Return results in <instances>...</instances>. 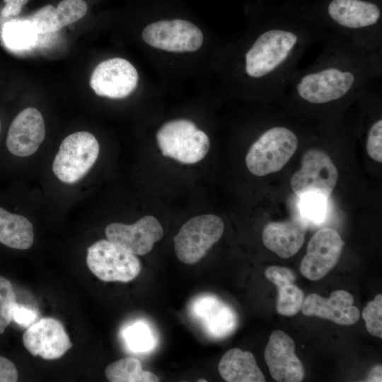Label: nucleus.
<instances>
[{
	"label": "nucleus",
	"instance_id": "obj_1",
	"mask_svg": "<svg viewBox=\"0 0 382 382\" xmlns=\"http://www.w3.org/2000/svg\"><path fill=\"white\" fill-rule=\"evenodd\" d=\"M324 45L307 67L297 69L280 100L316 108L342 107L382 76V52L362 49L328 31Z\"/></svg>",
	"mask_w": 382,
	"mask_h": 382
},
{
	"label": "nucleus",
	"instance_id": "obj_2",
	"mask_svg": "<svg viewBox=\"0 0 382 382\" xmlns=\"http://www.w3.org/2000/svg\"><path fill=\"white\" fill-rule=\"evenodd\" d=\"M327 32L311 13L271 14L242 53L241 74L260 98L280 100L301 57Z\"/></svg>",
	"mask_w": 382,
	"mask_h": 382
},
{
	"label": "nucleus",
	"instance_id": "obj_3",
	"mask_svg": "<svg viewBox=\"0 0 382 382\" xmlns=\"http://www.w3.org/2000/svg\"><path fill=\"white\" fill-rule=\"evenodd\" d=\"M311 14L327 31L362 49L382 52L380 0H325Z\"/></svg>",
	"mask_w": 382,
	"mask_h": 382
},
{
	"label": "nucleus",
	"instance_id": "obj_4",
	"mask_svg": "<svg viewBox=\"0 0 382 382\" xmlns=\"http://www.w3.org/2000/svg\"><path fill=\"white\" fill-rule=\"evenodd\" d=\"M298 145V136L292 129L272 125L250 146L245 158L248 169L257 176L276 173L291 158Z\"/></svg>",
	"mask_w": 382,
	"mask_h": 382
},
{
	"label": "nucleus",
	"instance_id": "obj_5",
	"mask_svg": "<svg viewBox=\"0 0 382 382\" xmlns=\"http://www.w3.org/2000/svg\"><path fill=\"white\" fill-rule=\"evenodd\" d=\"M156 140L163 156L184 164L200 161L210 145L208 136L186 119L166 122L157 132Z\"/></svg>",
	"mask_w": 382,
	"mask_h": 382
},
{
	"label": "nucleus",
	"instance_id": "obj_6",
	"mask_svg": "<svg viewBox=\"0 0 382 382\" xmlns=\"http://www.w3.org/2000/svg\"><path fill=\"white\" fill-rule=\"evenodd\" d=\"M99 144L88 132H77L61 143L54 159L52 170L65 183H75L91 168L99 154Z\"/></svg>",
	"mask_w": 382,
	"mask_h": 382
},
{
	"label": "nucleus",
	"instance_id": "obj_7",
	"mask_svg": "<svg viewBox=\"0 0 382 382\" xmlns=\"http://www.w3.org/2000/svg\"><path fill=\"white\" fill-rule=\"evenodd\" d=\"M224 230V221L216 215L203 214L191 218L173 238L177 257L187 265L199 262L221 238Z\"/></svg>",
	"mask_w": 382,
	"mask_h": 382
},
{
	"label": "nucleus",
	"instance_id": "obj_8",
	"mask_svg": "<svg viewBox=\"0 0 382 382\" xmlns=\"http://www.w3.org/2000/svg\"><path fill=\"white\" fill-rule=\"evenodd\" d=\"M86 263L97 278L106 282H129L141 270L135 255L109 240L98 241L88 248Z\"/></svg>",
	"mask_w": 382,
	"mask_h": 382
},
{
	"label": "nucleus",
	"instance_id": "obj_9",
	"mask_svg": "<svg viewBox=\"0 0 382 382\" xmlns=\"http://www.w3.org/2000/svg\"><path fill=\"white\" fill-rule=\"evenodd\" d=\"M338 180V171L324 151L312 148L301 158V166L292 175L290 185L294 194L316 192L329 197Z\"/></svg>",
	"mask_w": 382,
	"mask_h": 382
},
{
	"label": "nucleus",
	"instance_id": "obj_10",
	"mask_svg": "<svg viewBox=\"0 0 382 382\" xmlns=\"http://www.w3.org/2000/svg\"><path fill=\"white\" fill-rule=\"evenodd\" d=\"M141 37L149 45L173 52H195L203 42L201 30L183 19L154 22L144 28Z\"/></svg>",
	"mask_w": 382,
	"mask_h": 382
},
{
	"label": "nucleus",
	"instance_id": "obj_11",
	"mask_svg": "<svg viewBox=\"0 0 382 382\" xmlns=\"http://www.w3.org/2000/svg\"><path fill=\"white\" fill-rule=\"evenodd\" d=\"M345 242L333 228H323L310 239L300 271L303 277L316 281L324 277L337 264Z\"/></svg>",
	"mask_w": 382,
	"mask_h": 382
},
{
	"label": "nucleus",
	"instance_id": "obj_12",
	"mask_svg": "<svg viewBox=\"0 0 382 382\" xmlns=\"http://www.w3.org/2000/svg\"><path fill=\"white\" fill-rule=\"evenodd\" d=\"M138 80V72L129 61L115 57L96 66L92 72L90 85L100 96L123 98L134 91Z\"/></svg>",
	"mask_w": 382,
	"mask_h": 382
},
{
	"label": "nucleus",
	"instance_id": "obj_13",
	"mask_svg": "<svg viewBox=\"0 0 382 382\" xmlns=\"http://www.w3.org/2000/svg\"><path fill=\"white\" fill-rule=\"evenodd\" d=\"M23 343L33 357L48 360L62 357L72 347L64 325L53 318H42L27 328Z\"/></svg>",
	"mask_w": 382,
	"mask_h": 382
},
{
	"label": "nucleus",
	"instance_id": "obj_14",
	"mask_svg": "<svg viewBox=\"0 0 382 382\" xmlns=\"http://www.w3.org/2000/svg\"><path fill=\"white\" fill-rule=\"evenodd\" d=\"M108 240L135 255L149 253L155 243L163 235L158 220L151 215L145 216L130 225L112 223L105 228Z\"/></svg>",
	"mask_w": 382,
	"mask_h": 382
},
{
	"label": "nucleus",
	"instance_id": "obj_15",
	"mask_svg": "<svg viewBox=\"0 0 382 382\" xmlns=\"http://www.w3.org/2000/svg\"><path fill=\"white\" fill-rule=\"evenodd\" d=\"M265 360L271 376L279 382H299L304 368L295 354L292 338L282 330L273 331L265 349Z\"/></svg>",
	"mask_w": 382,
	"mask_h": 382
},
{
	"label": "nucleus",
	"instance_id": "obj_16",
	"mask_svg": "<svg viewBox=\"0 0 382 382\" xmlns=\"http://www.w3.org/2000/svg\"><path fill=\"white\" fill-rule=\"evenodd\" d=\"M45 137V125L42 114L35 108H27L11 122L6 144L12 154L26 157L37 151Z\"/></svg>",
	"mask_w": 382,
	"mask_h": 382
},
{
	"label": "nucleus",
	"instance_id": "obj_17",
	"mask_svg": "<svg viewBox=\"0 0 382 382\" xmlns=\"http://www.w3.org/2000/svg\"><path fill=\"white\" fill-rule=\"evenodd\" d=\"M352 295L345 290H336L329 298L317 294L308 295L301 306L306 316H317L343 325L356 323L360 317L359 309L353 305Z\"/></svg>",
	"mask_w": 382,
	"mask_h": 382
},
{
	"label": "nucleus",
	"instance_id": "obj_18",
	"mask_svg": "<svg viewBox=\"0 0 382 382\" xmlns=\"http://www.w3.org/2000/svg\"><path fill=\"white\" fill-rule=\"evenodd\" d=\"M192 312L212 337H225L237 326L238 318L235 311L213 296H202L196 299L192 305Z\"/></svg>",
	"mask_w": 382,
	"mask_h": 382
},
{
	"label": "nucleus",
	"instance_id": "obj_19",
	"mask_svg": "<svg viewBox=\"0 0 382 382\" xmlns=\"http://www.w3.org/2000/svg\"><path fill=\"white\" fill-rule=\"evenodd\" d=\"M306 226L301 217L268 223L262 231V242L279 257L289 258L297 253L303 245Z\"/></svg>",
	"mask_w": 382,
	"mask_h": 382
},
{
	"label": "nucleus",
	"instance_id": "obj_20",
	"mask_svg": "<svg viewBox=\"0 0 382 382\" xmlns=\"http://www.w3.org/2000/svg\"><path fill=\"white\" fill-rule=\"evenodd\" d=\"M88 6L83 0H62L57 7L46 5L30 19L40 34L54 33L71 24L86 13Z\"/></svg>",
	"mask_w": 382,
	"mask_h": 382
},
{
	"label": "nucleus",
	"instance_id": "obj_21",
	"mask_svg": "<svg viewBox=\"0 0 382 382\" xmlns=\"http://www.w3.org/2000/svg\"><path fill=\"white\" fill-rule=\"evenodd\" d=\"M218 369L221 378L228 382L265 381L254 355L238 348L231 349L224 354Z\"/></svg>",
	"mask_w": 382,
	"mask_h": 382
},
{
	"label": "nucleus",
	"instance_id": "obj_22",
	"mask_svg": "<svg viewBox=\"0 0 382 382\" xmlns=\"http://www.w3.org/2000/svg\"><path fill=\"white\" fill-rule=\"evenodd\" d=\"M33 241V227L30 221L0 207V243L11 248L26 250Z\"/></svg>",
	"mask_w": 382,
	"mask_h": 382
},
{
	"label": "nucleus",
	"instance_id": "obj_23",
	"mask_svg": "<svg viewBox=\"0 0 382 382\" xmlns=\"http://www.w3.org/2000/svg\"><path fill=\"white\" fill-rule=\"evenodd\" d=\"M40 35L30 19H16L7 22L4 25L1 32L4 44L16 51H24L34 47Z\"/></svg>",
	"mask_w": 382,
	"mask_h": 382
},
{
	"label": "nucleus",
	"instance_id": "obj_24",
	"mask_svg": "<svg viewBox=\"0 0 382 382\" xmlns=\"http://www.w3.org/2000/svg\"><path fill=\"white\" fill-rule=\"evenodd\" d=\"M105 374L110 382L159 381L154 373L143 370L140 361L134 357H125L110 364Z\"/></svg>",
	"mask_w": 382,
	"mask_h": 382
},
{
	"label": "nucleus",
	"instance_id": "obj_25",
	"mask_svg": "<svg viewBox=\"0 0 382 382\" xmlns=\"http://www.w3.org/2000/svg\"><path fill=\"white\" fill-rule=\"evenodd\" d=\"M122 337L128 348L134 352L151 351L156 345V335L144 322L137 321L126 327Z\"/></svg>",
	"mask_w": 382,
	"mask_h": 382
},
{
	"label": "nucleus",
	"instance_id": "obj_26",
	"mask_svg": "<svg viewBox=\"0 0 382 382\" xmlns=\"http://www.w3.org/2000/svg\"><path fill=\"white\" fill-rule=\"evenodd\" d=\"M299 209L301 218L307 224H320L326 216L328 197L316 192H309L299 197Z\"/></svg>",
	"mask_w": 382,
	"mask_h": 382
},
{
	"label": "nucleus",
	"instance_id": "obj_27",
	"mask_svg": "<svg viewBox=\"0 0 382 382\" xmlns=\"http://www.w3.org/2000/svg\"><path fill=\"white\" fill-rule=\"evenodd\" d=\"M276 309L278 313L292 316L301 308L304 301L303 292L294 283L277 288Z\"/></svg>",
	"mask_w": 382,
	"mask_h": 382
},
{
	"label": "nucleus",
	"instance_id": "obj_28",
	"mask_svg": "<svg viewBox=\"0 0 382 382\" xmlns=\"http://www.w3.org/2000/svg\"><path fill=\"white\" fill-rule=\"evenodd\" d=\"M16 303V294L11 283L0 276V334L13 320V310Z\"/></svg>",
	"mask_w": 382,
	"mask_h": 382
},
{
	"label": "nucleus",
	"instance_id": "obj_29",
	"mask_svg": "<svg viewBox=\"0 0 382 382\" xmlns=\"http://www.w3.org/2000/svg\"><path fill=\"white\" fill-rule=\"evenodd\" d=\"M367 331L373 336L382 338V294H377L363 309L361 313Z\"/></svg>",
	"mask_w": 382,
	"mask_h": 382
},
{
	"label": "nucleus",
	"instance_id": "obj_30",
	"mask_svg": "<svg viewBox=\"0 0 382 382\" xmlns=\"http://www.w3.org/2000/svg\"><path fill=\"white\" fill-rule=\"evenodd\" d=\"M366 150L369 156L377 162L382 161V120L374 121L367 131Z\"/></svg>",
	"mask_w": 382,
	"mask_h": 382
},
{
	"label": "nucleus",
	"instance_id": "obj_31",
	"mask_svg": "<svg viewBox=\"0 0 382 382\" xmlns=\"http://www.w3.org/2000/svg\"><path fill=\"white\" fill-rule=\"evenodd\" d=\"M266 278L273 283L277 288L288 284L294 283L296 274L288 267L270 266L265 272Z\"/></svg>",
	"mask_w": 382,
	"mask_h": 382
},
{
	"label": "nucleus",
	"instance_id": "obj_32",
	"mask_svg": "<svg viewBox=\"0 0 382 382\" xmlns=\"http://www.w3.org/2000/svg\"><path fill=\"white\" fill-rule=\"evenodd\" d=\"M37 319V313L31 308L16 303L13 310V320L23 328H28Z\"/></svg>",
	"mask_w": 382,
	"mask_h": 382
},
{
	"label": "nucleus",
	"instance_id": "obj_33",
	"mask_svg": "<svg viewBox=\"0 0 382 382\" xmlns=\"http://www.w3.org/2000/svg\"><path fill=\"white\" fill-rule=\"evenodd\" d=\"M18 378V371L14 364L0 356V382H16Z\"/></svg>",
	"mask_w": 382,
	"mask_h": 382
},
{
	"label": "nucleus",
	"instance_id": "obj_34",
	"mask_svg": "<svg viewBox=\"0 0 382 382\" xmlns=\"http://www.w3.org/2000/svg\"><path fill=\"white\" fill-rule=\"evenodd\" d=\"M27 1L28 0H9L1 11L2 16L5 18L17 16Z\"/></svg>",
	"mask_w": 382,
	"mask_h": 382
},
{
	"label": "nucleus",
	"instance_id": "obj_35",
	"mask_svg": "<svg viewBox=\"0 0 382 382\" xmlns=\"http://www.w3.org/2000/svg\"><path fill=\"white\" fill-rule=\"evenodd\" d=\"M381 365L373 367L368 374L366 381H381Z\"/></svg>",
	"mask_w": 382,
	"mask_h": 382
},
{
	"label": "nucleus",
	"instance_id": "obj_36",
	"mask_svg": "<svg viewBox=\"0 0 382 382\" xmlns=\"http://www.w3.org/2000/svg\"><path fill=\"white\" fill-rule=\"evenodd\" d=\"M197 381L198 382H207V381L204 379V378H201V379H199Z\"/></svg>",
	"mask_w": 382,
	"mask_h": 382
},
{
	"label": "nucleus",
	"instance_id": "obj_37",
	"mask_svg": "<svg viewBox=\"0 0 382 382\" xmlns=\"http://www.w3.org/2000/svg\"><path fill=\"white\" fill-rule=\"evenodd\" d=\"M9 0H4L5 3L8 2Z\"/></svg>",
	"mask_w": 382,
	"mask_h": 382
},
{
	"label": "nucleus",
	"instance_id": "obj_38",
	"mask_svg": "<svg viewBox=\"0 0 382 382\" xmlns=\"http://www.w3.org/2000/svg\"><path fill=\"white\" fill-rule=\"evenodd\" d=\"M0 132H1V120H0Z\"/></svg>",
	"mask_w": 382,
	"mask_h": 382
}]
</instances>
